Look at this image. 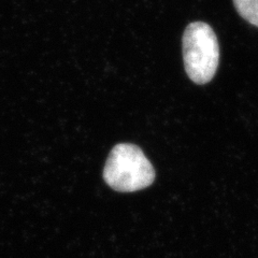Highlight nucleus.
Segmentation results:
<instances>
[{"label": "nucleus", "mask_w": 258, "mask_h": 258, "mask_svg": "<svg viewBox=\"0 0 258 258\" xmlns=\"http://www.w3.org/2000/svg\"><path fill=\"white\" fill-rule=\"evenodd\" d=\"M103 180L116 191L133 192L152 185L155 170L140 148L122 143L112 149L103 169Z\"/></svg>", "instance_id": "nucleus-1"}, {"label": "nucleus", "mask_w": 258, "mask_h": 258, "mask_svg": "<svg viewBox=\"0 0 258 258\" xmlns=\"http://www.w3.org/2000/svg\"><path fill=\"white\" fill-rule=\"evenodd\" d=\"M183 59L185 71L192 82L204 85L213 79L219 67L220 46L208 24L195 22L185 29Z\"/></svg>", "instance_id": "nucleus-2"}, {"label": "nucleus", "mask_w": 258, "mask_h": 258, "mask_svg": "<svg viewBox=\"0 0 258 258\" xmlns=\"http://www.w3.org/2000/svg\"><path fill=\"white\" fill-rule=\"evenodd\" d=\"M239 14L258 27V0H233Z\"/></svg>", "instance_id": "nucleus-3"}]
</instances>
